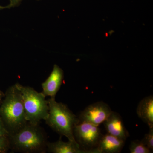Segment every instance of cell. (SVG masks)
<instances>
[{"instance_id": "6da1fadb", "label": "cell", "mask_w": 153, "mask_h": 153, "mask_svg": "<svg viewBox=\"0 0 153 153\" xmlns=\"http://www.w3.org/2000/svg\"><path fill=\"white\" fill-rule=\"evenodd\" d=\"M10 149L14 152L45 153L47 152V135L39 126L27 123L18 131L9 135Z\"/></svg>"}, {"instance_id": "7a4b0ae2", "label": "cell", "mask_w": 153, "mask_h": 153, "mask_svg": "<svg viewBox=\"0 0 153 153\" xmlns=\"http://www.w3.org/2000/svg\"><path fill=\"white\" fill-rule=\"evenodd\" d=\"M0 115L10 134L18 131L27 123L22 95L15 85L7 91L0 107Z\"/></svg>"}, {"instance_id": "3957f363", "label": "cell", "mask_w": 153, "mask_h": 153, "mask_svg": "<svg viewBox=\"0 0 153 153\" xmlns=\"http://www.w3.org/2000/svg\"><path fill=\"white\" fill-rule=\"evenodd\" d=\"M49 115L46 123L60 136H64L68 140L77 143L74 135V126L79 122L78 117L64 103L58 102L55 98L48 100Z\"/></svg>"}, {"instance_id": "277c9868", "label": "cell", "mask_w": 153, "mask_h": 153, "mask_svg": "<svg viewBox=\"0 0 153 153\" xmlns=\"http://www.w3.org/2000/svg\"><path fill=\"white\" fill-rule=\"evenodd\" d=\"M22 95L25 117L27 122L39 124L42 120H45L49 115L48 100L42 92H38L33 88L15 84Z\"/></svg>"}, {"instance_id": "5b68a950", "label": "cell", "mask_w": 153, "mask_h": 153, "mask_svg": "<svg viewBox=\"0 0 153 153\" xmlns=\"http://www.w3.org/2000/svg\"><path fill=\"white\" fill-rule=\"evenodd\" d=\"M74 135L81 147L86 150H92L96 147L102 134L98 126L79 122L74 126Z\"/></svg>"}, {"instance_id": "8992f818", "label": "cell", "mask_w": 153, "mask_h": 153, "mask_svg": "<svg viewBox=\"0 0 153 153\" xmlns=\"http://www.w3.org/2000/svg\"><path fill=\"white\" fill-rule=\"evenodd\" d=\"M112 111L109 105L102 101L97 102L85 108L78 118L80 122H86L99 126L106 120Z\"/></svg>"}, {"instance_id": "52a82bcc", "label": "cell", "mask_w": 153, "mask_h": 153, "mask_svg": "<svg viewBox=\"0 0 153 153\" xmlns=\"http://www.w3.org/2000/svg\"><path fill=\"white\" fill-rule=\"evenodd\" d=\"M64 73L63 70L56 64L48 78L41 84L43 92L46 97L55 98L63 82Z\"/></svg>"}, {"instance_id": "ba28073f", "label": "cell", "mask_w": 153, "mask_h": 153, "mask_svg": "<svg viewBox=\"0 0 153 153\" xmlns=\"http://www.w3.org/2000/svg\"><path fill=\"white\" fill-rule=\"evenodd\" d=\"M103 125L107 133L113 136L124 141L129 137V133L125 127L122 119L117 113L112 111L103 122Z\"/></svg>"}, {"instance_id": "9c48e42d", "label": "cell", "mask_w": 153, "mask_h": 153, "mask_svg": "<svg viewBox=\"0 0 153 153\" xmlns=\"http://www.w3.org/2000/svg\"><path fill=\"white\" fill-rule=\"evenodd\" d=\"M125 142V141L107 133L102 135L93 150L94 153H119L124 146Z\"/></svg>"}, {"instance_id": "30bf717a", "label": "cell", "mask_w": 153, "mask_h": 153, "mask_svg": "<svg viewBox=\"0 0 153 153\" xmlns=\"http://www.w3.org/2000/svg\"><path fill=\"white\" fill-rule=\"evenodd\" d=\"M47 152L52 153H93L91 150L82 149L79 144L68 140L65 142L60 139L55 142H48Z\"/></svg>"}, {"instance_id": "8fae6325", "label": "cell", "mask_w": 153, "mask_h": 153, "mask_svg": "<svg viewBox=\"0 0 153 153\" xmlns=\"http://www.w3.org/2000/svg\"><path fill=\"white\" fill-rule=\"evenodd\" d=\"M139 117L149 126V128H153V97L152 95L145 97L139 103L137 109Z\"/></svg>"}, {"instance_id": "7c38bea8", "label": "cell", "mask_w": 153, "mask_h": 153, "mask_svg": "<svg viewBox=\"0 0 153 153\" xmlns=\"http://www.w3.org/2000/svg\"><path fill=\"white\" fill-rule=\"evenodd\" d=\"M129 150L131 153H149L152 150L144 144L142 141L135 140L130 145Z\"/></svg>"}, {"instance_id": "4fadbf2b", "label": "cell", "mask_w": 153, "mask_h": 153, "mask_svg": "<svg viewBox=\"0 0 153 153\" xmlns=\"http://www.w3.org/2000/svg\"><path fill=\"white\" fill-rule=\"evenodd\" d=\"M10 149L9 136H0V153L7 152Z\"/></svg>"}, {"instance_id": "5bb4252c", "label": "cell", "mask_w": 153, "mask_h": 153, "mask_svg": "<svg viewBox=\"0 0 153 153\" xmlns=\"http://www.w3.org/2000/svg\"><path fill=\"white\" fill-rule=\"evenodd\" d=\"M144 144L150 149H153V128H150L149 131L145 135L144 137L142 140Z\"/></svg>"}, {"instance_id": "9a60e30c", "label": "cell", "mask_w": 153, "mask_h": 153, "mask_svg": "<svg viewBox=\"0 0 153 153\" xmlns=\"http://www.w3.org/2000/svg\"><path fill=\"white\" fill-rule=\"evenodd\" d=\"M10 133L6 128L2 119L0 115V136H9Z\"/></svg>"}, {"instance_id": "2e32d148", "label": "cell", "mask_w": 153, "mask_h": 153, "mask_svg": "<svg viewBox=\"0 0 153 153\" xmlns=\"http://www.w3.org/2000/svg\"><path fill=\"white\" fill-rule=\"evenodd\" d=\"M23 0H10V3L8 5V9L17 7L20 4Z\"/></svg>"}, {"instance_id": "e0dca14e", "label": "cell", "mask_w": 153, "mask_h": 153, "mask_svg": "<svg viewBox=\"0 0 153 153\" xmlns=\"http://www.w3.org/2000/svg\"><path fill=\"white\" fill-rule=\"evenodd\" d=\"M5 94H4L2 91H0V103H1V102L2 101V98L4 97H5Z\"/></svg>"}, {"instance_id": "ac0fdd59", "label": "cell", "mask_w": 153, "mask_h": 153, "mask_svg": "<svg viewBox=\"0 0 153 153\" xmlns=\"http://www.w3.org/2000/svg\"><path fill=\"white\" fill-rule=\"evenodd\" d=\"M8 9V6H5V7H3V6H0V10H2L4 9Z\"/></svg>"}, {"instance_id": "d6986e66", "label": "cell", "mask_w": 153, "mask_h": 153, "mask_svg": "<svg viewBox=\"0 0 153 153\" xmlns=\"http://www.w3.org/2000/svg\"><path fill=\"white\" fill-rule=\"evenodd\" d=\"M37 1H40V0H37Z\"/></svg>"}]
</instances>
